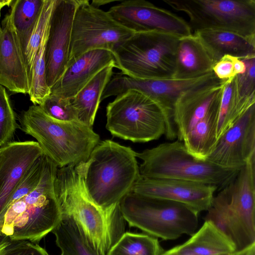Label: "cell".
I'll return each mask as SVG.
<instances>
[{"instance_id": "6da1fadb", "label": "cell", "mask_w": 255, "mask_h": 255, "mask_svg": "<svg viewBox=\"0 0 255 255\" xmlns=\"http://www.w3.org/2000/svg\"><path fill=\"white\" fill-rule=\"evenodd\" d=\"M135 151L110 139L100 141L76 166L92 200L107 213H121L120 204L140 176Z\"/></svg>"}, {"instance_id": "7a4b0ae2", "label": "cell", "mask_w": 255, "mask_h": 255, "mask_svg": "<svg viewBox=\"0 0 255 255\" xmlns=\"http://www.w3.org/2000/svg\"><path fill=\"white\" fill-rule=\"evenodd\" d=\"M55 188L62 215L76 221L99 255H107L125 233L122 213H107L92 200L76 165L57 168Z\"/></svg>"}, {"instance_id": "3957f363", "label": "cell", "mask_w": 255, "mask_h": 255, "mask_svg": "<svg viewBox=\"0 0 255 255\" xmlns=\"http://www.w3.org/2000/svg\"><path fill=\"white\" fill-rule=\"evenodd\" d=\"M57 166L47 157L41 180L30 193L10 204L0 226V236L11 241L38 243L52 232L62 219L56 194Z\"/></svg>"}, {"instance_id": "277c9868", "label": "cell", "mask_w": 255, "mask_h": 255, "mask_svg": "<svg viewBox=\"0 0 255 255\" xmlns=\"http://www.w3.org/2000/svg\"><path fill=\"white\" fill-rule=\"evenodd\" d=\"M205 221L231 241L236 252L255 244V156L214 196Z\"/></svg>"}, {"instance_id": "5b68a950", "label": "cell", "mask_w": 255, "mask_h": 255, "mask_svg": "<svg viewBox=\"0 0 255 255\" xmlns=\"http://www.w3.org/2000/svg\"><path fill=\"white\" fill-rule=\"evenodd\" d=\"M23 130L32 136L43 153L58 168L86 161L100 136L83 123L55 120L46 115L38 105L30 106L21 117Z\"/></svg>"}, {"instance_id": "8992f818", "label": "cell", "mask_w": 255, "mask_h": 255, "mask_svg": "<svg viewBox=\"0 0 255 255\" xmlns=\"http://www.w3.org/2000/svg\"><path fill=\"white\" fill-rule=\"evenodd\" d=\"M142 160L140 175L148 178H169L215 186L220 190L229 184L240 170L221 167L191 154L178 140L135 152Z\"/></svg>"}, {"instance_id": "52a82bcc", "label": "cell", "mask_w": 255, "mask_h": 255, "mask_svg": "<svg viewBox=\"0 0 255 255\" xmlns=\"http://www.w3.org/2000/svg\"><path fill=\"white\" fill-rule=\"evenodd\" d=\"M180 37L155 30L134 32L112 49L116 68L136 79H173Z\"/></svg>"}, {"instance_id": "ba28073f", "label": "cell", "mask_w": 255, "mask_h": 255, "mask_svg": "<svg viewBox=\"0 0 255 255\" xmlns=\"http://www.w3.org/2000/svg\"><path fill=\"white\" fill-rule=\"evenodd\" d=\"M122 216L131 227L164 240L192 236L198 226V214L181 203L133 192L121 201Z\"/></svg>"}, {"instance_id": "9c48e42d", "label": "cell", "mask_w": 255, "mask_h": 255, "mask_svg": "<svg viewBox=\"0 0 255 255\" xmlns=\"http://www.w3.org/2000/svg\"><path fill=\"white\" fill-rule=\"evenodd\" d=\"M106 128L114 136L134 142L159 138L166 131L161 106L144 93L128 90L106 108Z\"/></svg>"}, {"instance_id": "30bf717a", "label": "cell", "mask_w": 255, "mask_h": 255, "mask_svg": "<svg viewBox=\"0 0 255 255\" xmlns=\"http://www.w3.org/2000/svg\"><path fill=\"white\" fill-rule=\"evenodd\" d=\"M186 13L194 32L205 29L229 31L255 36V0H163Z\"/></svg>"}, {"instance_id": "8fae6325", "label": "cell", "mask_w": 255, "mask_h": 255, "mask_svg": "<svg viewBox=\"0 0 255 255\" xmlns=\"http://www.w3.org/2000/svg\"><path fill=\"white\" fill-rule=\"evenodd\" d=\"M134 33L117 21L108 11L94 6L88 0H79L73 21L67 66L89 51H112L116 44Z\"/></svg>"}, {"instance_id": "7c38bea8", "label": "cell", "mask_w": 255, "mask_h": 255, "mask_svg": "<svg viewBox=\"0 0 255 255\" xmlns=\"http://www.w3.org/2000/svg\"><path fill=\"white\" fill-rule=\"evenodd\" d=\"M226 81L215 77L186 91L179 97L173 109L178 140L182 142L189 134L218 126Z\"/></svg>"}, {"instance_id": "4fadbf2b", "label": "cell", "mask_w": 255, "mask_h": 255, "mask_svg": "<svg viewBox=\"0 0 255 255\" xmlns=\"http://www.w3.org/2000/svg\"><path fill=\"white\" fill-rule=\"evenodd\" d=\"M217 77L212 71L200 77L189 79L146 80L132 78L117 73L112 76L102 94L101 101L118 96L128 90H135L144 93L156 101L164 113L165 136L169 140L177 138L173 121L175 103L182 94L197 86Z\"/></svg>"}, {"instance_id": "5bb4252c", "label": "cell", "mask_w": 255, "mask_h": 255, "mask_svg": "<svg viewBox=\"0 0 255 255\" xmlns=\"http://www.w3.org/2000/svg\"><path fill=\"white\" fill-rule=\"evenodd\" d=\"M108 12L134 32L155 30L179 37L192 34L190 25L183 18L146 0H124L112 6Z\"/></svg>"}, {"instance_id": "9a60e30c", "label": "cell", "mask_w": 255, "mask_h": 255, "mask_svg": "<svg viewBox=\"0 0 255 255\" xmlns=\"http://www.w3.org/2000/svg\"><path fill=\"white\" fill-rule=\"evenodd\" d=\"M78 2L79 0H57L51 14L45 48L46 78L50 89L67 65L73 21Z\"/></svg>"}, {"instance_id": "2e32d148", "label": "cell", "mask_w": 255, "mask_h": 255, "mask_svg": "<svg viewBox=\"0 0 255 255\" xmlns=\"http://www.w3.org/2000/svg\"><path fill=\"white\" fill-rule=\"evenodd\" d=\"M255 155V105L218 139L207 160L224 168L240 170Z\"/></svg>"}, {"instance_id": "e0dca14e", "label": "cell", "mask_w": 255, "mask_h": 255, "mask_svg": "<svg viewBox=\"0 0 255 255\" xmlns=\"http://www.w3.org/2000/svg\"><path fill=\"white\" fill-rule=\"evenodd\" d=\"M218 188L203 183L169 178H148L139 176L131 192L186 205L197 213L210 208Z\"/></svg>"}, {"instance_id": "ac0fdd59", "label": "cell", "mask_w": 255, "mask_h": 255, "mask_svg": "<svg viewBox=\"0 0 255 255\" xmlns=\"http://www.w3.org/2000/svg\"><path fill=\"white\" fill-rule=\"evenodd\" d=\"M36 141H10L0 147V226L15 188L43 154Z\"/></svg>"}, {"instance_id": "d6986e66", "label": "cell", "mask_w": 255, "mask_h": 255, "mask_svg": "<svg viewBox=\"0 0 255 255\" xmlns=\"http://www.w3.org/2000/svg\"><path fill=\"white\" fill-rule=\"evenodd\" d=\"M0 85L14 93L28 94L30 82L16 34L4 17L0 25Z\"/></svg>"}, {"instance_id": "ffe728a7", "label": "cell", "mask_w": 255, "mask_h": 255, "mask_svg": "<svg viewBox=\"0 0 255 255\" xmlns=\"http://www.w3.org/2000/svg\"><path fill=\"white\" fill-rule=\"evenodd\" d=\"M110 65L116 68L112 51L96 49L87 52L68 65L59 80L51 88L50 94L71 99L99 72Z\"/></svg>"}, {"instance_id": "44dd1931", "label": "cell", "mask_w": 255, "mask_h": 255, "mask_svg": "<svg viewBox=\"0 0 255 255\" xmlns=\"http://www.w3.org/2000/svg\"><path fill=\"white\" fill-rule=\"evenodd\" d=\"M216 62L195 33L179 38L173 79L197 78L213 71Z\"/></svg>"}, {"instance_id": "7402d4cb", "label": "cell", "mask_w": 255, "mask_h": 255, "mask_svg": "<svg viewBox=\"0 0 255 255\" xmlns=\"http://www.w3.org/2000/svg\"><path fill=\"white\" fill-rule=\"evenodd\" d=\"M216 63L224 55L240 58L255 55V36H245L222 30L195 31Z\"/></svg>"}, {"instance_id": "603a6c76", "label": "cell", "mask_w": 255, "mask_h": 255, "mask_svg": "<svg viewBox=\"0 0 255 255\" xmlns=\"http://www.w3.org/2000/svg\"><path fill=\"white\" fill-rule=\"evenodd\" d=\"M114 68L110 65L103 69L70 99L78 120L90 128H93L102 94L113 75Z\"/></svg>"}, {"instance_id": "cb8c5ba5", "label": "cell", "mask_w": 255, "mask_h": 255, "mask_svg": "<svg viewBox=\"0 0 255 255\" xmlns=\"http://www.w3.org/2000/svg\"><path fill=\"white\" fill-rule=\"evenodd\" d=\"M180 246L197 255H232L236 252L231 241L208 221Z\"/></svg>"}, {"instance_id": "d4e9b609", "label": "cell", "mask_w": 255, "mask_h": 255, "mask_svg": "<svg viewBox=\"0 0 255 255\" xmlns=\"http://www.w3.org/2000/svg\"><path fill=\"white\" fill-rule=\"evenodd\" d=\"M62 215L52 231L61 255H99L76 221L69 216Z\"/></svg>"}, {"instance_id": "484cf974", "label": "cell", "mask_w": 255, "mask_h": 255, "mask_svg": "<svg viewBox=\"0 0 255 255\" xmlns=\"http://www.w3.org/2000/svg\"><path fill=\"white\" fill-rule=\"evenodd\" d=\"M44 0H12L5 17L16 34L24 57V51Z\"/></svg>"}, {"instance_id": "4316f807", "label": "cell", "mask_w": 255, "mask_h": 255, "mask_svg": "<svg viewBox=\"0 0 255 255\" xmlns=\"http://www.w3.org/2000/svg\"><path fill=\"white\" fill-rule=\"evenodd\" d=\"M157 239L149 235L124 233L107 255H162Z\"/></svg>"}, {"instance_id": "83f0119b", "label": "cell", "mask_w": 255, "mask_h": 255, "mask_svg": "<svg viewBox=\"0 0 255 255\" xmlns=\"http://www.w3.org/2000/svg\"><path fill=\"white\" fill-rule=\"evenodd\" d=\"M56 0H44L41 10L24 51V60L30 83L35 58L44 33L49 24Z\"/></svg>"}, {"instance_id": "f1b7e54d", "label": "cell", "mask_w": 255, "mask_h": 255, "mask_svg": "<svg viewBox=\"0 0 255 255\" xmlns=\"http://www.w3.org/2000/svg\"><path fill=\"white\" fill-rule=\"evenodd\" d=\"M38 106L46 115L55 120L65 122L79 121L70 99L50 94Z\"/></svg>"}, {"instance_id": "f546056e", "label": "cell", "mask_w": 255, "mask_h": 255, "mask_svg": "<svg viewBox=\"0 0 255 255\" xmlns=\"http://www.w3.org/2000/svg\"><path fill=\"white\" fill-rule=\"evenodd\" d=\"M17 127L6 89L0 85V147L10 142Z\"/></svg>"}, {"instance_id": "4dcf8cb0", "label": "cell", "mask_w": 255, "mask_h": 255, "mask_svg": "<svg viewBox=\"0 0 255 255\" xmlns=\"http://www.w3.org/2000/svg\"><path fill=\"white\" fill-rule=\"evenodd\" d=\"M3 255H49L36 243L27 240L11 241Z\"/></svg>"}, {"instance_id": "1f68e13d", "label": "cell", "mask_w": 255, "mask_h": 255, "mask_svg": "<svg viewBox=\"0 0 255 255\" xmlns=\"http://www.w3.org/2000/svg\"><path fill=\"white\" fill-rule=\"evenodd\" d=\"M236 57L224 55L217 61L213 67V72L221 80H227L236 75L234 70V63Z\"/></svg>"}, {"instance_id": "d6a6232c", "label": "cell", "mask_w": 255, "mask_h": 255, "mask_svg": "<svg viewBox=\"0 0 255 255\" xmlns=\"http://www.w3.org/2000/svg\"><path fill=\"white\" fill-rule=\"evenodd\" d=\"M234 70L235 75L243 73L246 70L244 62L240 58L235 57L234 63Z\"/></svg>"}, {"instance_id": "836d02e7", "label": "cell", "mask_w": 255, "mask_h": 255, "mask_svg": "<svg viewBox=\"0 0 255 255\" xmlns=\"http://www.w3.org/2000/svg\"><path fill=\"white\" fill-rule=\"evenodd\" d=\"M232 255H255V244L243 250L236 252Z\"/></svg>"}, {"instance_id": "e575fe53", "label": "cell", "mask_w": 255, "mask_h": 255, "mask_svg": "<svg viewBox=\"0 0 255 255\" xmlns=\"http://www.w3.org/2000/svg\"><path fill=\"white\" fill-rule=\"evenodd\" d=\"M178 255H197L182 248L180 245L172 248Z\"/></svg>"}, {"instance_id": "d590c367", "label": "cell", "mask_w": 255, "mask_h": 255, "mask_svg": "<svg viewBox=\"0 0 255 255\" xmlns=\"http://www.w3.org/2000/svg\"><path fill=\"white\" fill-rule=\"evenodd\" d=\"M10 240L6 238H4L0 241V255H3L6 247L9 243Z\"/></svg>"}, {"instance_id": "8d00e7d4", "label": "cell", "mask_w": 255, "mask_h": 255, "mask_svg": "<svg viewBox=\"0 0 255 255\" xmlns=\"http://www.w3.org/2000/svg\"><path fill=\"white\" fill-rule=\"evenodd\" d=\"M113 1H114L109 0H93L92 1L91 4L94 6L99 8L101 5L107 4Z\"/></svg>"}, {"instance_id": "74e56055", "label": "cell", "mask_w": 255, "mask_h": 255, "mask_svg": "<svg viewBox=\"0 0 255 255\" xmlns=\"http://www.w3.org/2000/svg\"><path fill=\"white\" fill-rule=\"evenodd\" d=\"M12 0H0V17L1 10L5 6H10Z\"/></svg>"}, {"instance_id": "f35d334b", "label": "cell", "mask_w": 255, "mask_h": 255, "mask_svg": "<svg viewBox=\"0 0 255 255\" xmlns=\"http://www.w3.org/2000/svg\"><path fill=\"white\" fill-rule=\"evenodd\" d=\"M162 255H178L173 249L164 252Z\"/></svg>"}]
</instances>
